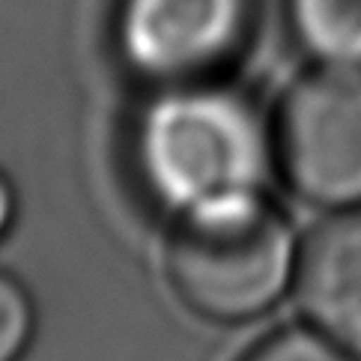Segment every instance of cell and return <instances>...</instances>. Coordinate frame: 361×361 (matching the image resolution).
Segmentation results:
<instances>
[{
  "label": "cell",
  "instance_id": "obj_1",
  "mask_svg": "<svg viewBox=\"0 0 361 361\" xmlns=\"http://www.w3.org/2000/svg\"><path fill=\"white\" fill-rule=\"evenodd\" d=\"M140 183L173 209L254 191L263 128L236 93L206 81L171 84L140 114L132 137Z\"/></svg>",
  "mask_w": 361,
  "mask_h": 361
},
{
  "label": "cell",
  "instance_id": "obj_2",
  "mask_svg": "<svg viewBox=\"0 0 361 361\" xmlns=\"http://www.w3.org/2000/svg\"><path fill=\"white\" fill-rule=\"evenodd\" d=\"M167 272L200 317L233 322L275 302L290 272V233L254 191L185 209L173 230Z\"/></svg>",
  "mask_w": 361,
  "mask_h": 361
},
{
  "label": "cell",
  "instance_id": "obj_3",
  "mask_svg": "<svg viewBox=\"0 0 361 361\" xmlns=\"http://www.w3.org/2000/svg\"><path fill=\"white\" fill-rule=\"evenodd\" d=\"M278 152L307 200H361V69L326 66L295 84L278 117Z\"/></svg>",
  "mask_w": 361,
  "mask_h": 361
},
{
  "label": "cell",
  "instance_id": "obj_4",
  "mask_svg": "<svg viewBox=\"0 0 361 361\" xmlns=\"http://www.w3.org/2000/svg\"><path fill=\"white\" fill-rule=\"evenodd\" d=\"M248 0H120L114 39L120 60L159 87L203 81L233 54Z\"/></svg>",
  "mask_w": 361,
  "mask_h": 361
},
{
  "label": "cell",
  "instance_id": "obj_5",
  "mask_svg": "<svg viewBox=\"0 0 361 361\" xmlns=\"http://www.w3.org/2000/svg\"><path fill=\"white\" fill-rule=\"evenodd\" d=\"M299 299L334 343L361 355V212L326 221L307 239Z\"/></svg>",
  "mask_w": 361,
  "mask_h": 361
},
{
  "label": "cell",
  "instance_id": "obj_6",
  "mask_svg": "<svg viewBox=\"0 0 361 361\" xmlns=\"http://www.w3.org/2000/svg\"><path fill=\"white\" fill-rule=\"evenodd\" d=\"M302 48L322 66L361 69V0H287Z\"/></svg>",
  "mask_w": 361,
  "mask_h": 361
},
{
  "label": "cell",
  "instance_id": "obj_7",
  "mask_svg": "<svg viewBox=\"0 0 361 361\" xmlns=\"http://www.w3.org/2000/svg\"><path fill=\"white\" fill-rule=\"evenodd\" d=\"M33 334V302L21 283L0 272V361H18Z\"/></svg>",
  "mask_w": 361,
  "mask_h": 361
},
{
  "label": "cell",
  "instance_id": "obj_8",
  "mask_svg": "<svg viewBox=\"0 0 361 361\" xmlns=\"http://www.w3.org/2000/svg\"><path fill=\"white\" fill-rule=\"evenodd\" d=\"M242 361H346L314 334L305 331H283L251 350Z\"/></svg>",
  "mask_w": 361,
  "mask_h": 361
},
{
  "label": "cell",
  "instance_id": "obj_9",
  "mask_svg": "<svg viewBox=\"0 0 361 361\" xmlns=\"http://www.w3.org/2000/svg\"><path fill=\"white\" fill-rule=\"evenodd\" d=\"M18 209V200H16V191H12V183L6 179V173L0 171V236L9 230L12 218H16Z\"/></svg>",
  "mask_w": 361,
  "mask_h": 361
}]
</instances>
